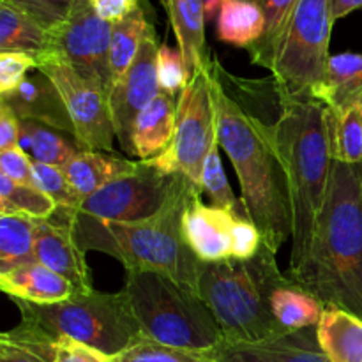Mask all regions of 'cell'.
I'll return each instance as SVG.
<instances>
[{
    "mask_svg": "<svg viewBox=\"0 0 362 362\" xmlns=\"http://www.w3.org/2000/svg\"><path fill=\"white\" fill-rule=\"evenodd\" d=\"M211 87L216 106L218 144L232 161L240 182L247 219L260 230L267 247L278 253L292 239L293 218L288 177L272 138V124H265L237 101L221 83L211 62Z\"/></svg>",
    "mask_w": 362,
    "mask_h": 362,
    "instance_id": "obj_1",
    "label": "cell"
},
{
    "mask_svg": "<svg viewBox=\"0 0 362 362\" xmlns=\"http://www.w3.org/2000/svg\"><path fill=\"white\" fill-rule=\"evenodd\" d=\"M285 274L325 308L362 320V165L332 163L306 258Z\"/></svg>",
    "mask_w": 362,
    "mask_h": 362,
    "instance_id": "obj_2",
    "label": "cell"
},
{
    "mask_svg": "<svg viewBox=\"0 0 362 362\" xmlns=\"http://www.w3.org/2000/svg\"><path fill=\"white\" fill-rule=\"evenodd\" d=\"M202 194L186 177L179 175L165 207L152 218L136 223L99 221L76 211L57 209L67 218L74 240L85 253L110 255L124 264L126 271L161 272L198 296L202 262L187 246L182 218L189 202Z\"/></svg>",
    "mask_w": 362,
    "mask_h": 362,
    "instance_id": "obj_3",
    "label": "cell"
},
{
    "mask_svg": "<svg viewBox=\"0 0 362 362\" xmlns=\"http://www.w3.org/2000/svg\"><path fill=\"white\" fill-rule=\"evenodd\" d=\"M279 103L272 138L288 177L293 218L288 271H296L310 250L331 179L334 112L310 94L279 98Z\"/></svg>",
    "mask_w": 362,
    "mask_h": 362,
    "instance_id": "obj_4",
    "label": "cell"
},
{
    "mask_svg": "<svg viewBox=\"0 0 362 362\" xmlns=\"http://www.w3.org/2000/svg\"><path fill=\"white\" fill-rule=\"evenodd\" d=\"M286 281L276 253L264 244L250 260L202 264L198 296L214 315L226 343H257L288 334L271 308L272 293Z\"/></svg>",
    "mask_w": 362,
    "mask_h": 362,
    "instance_id": "obj_5",
    "label": "cell"
},
{
    "mask_svg": "<svg viewBox=\"0 0 362 362\" xmlns=\"http://www.w3.org/2000/svg\"><path fill=\"white\" fill-rule=\"evenodd\" d=\"M122 292L144 339L193 352H216L225 343L214 315L200 296L161 272L129 269Z\"/></svg>",
    "mask_w": 362,
    "mask_h": 362,
    "instance_id": "obj_6",
    "label": "cell"
},
{
    "mask_svg": "<svg viewBox=\"0 0 362 362\" xmlns=\"http://www.w3.org/2000/svg\"><path fill=\"white\" fill-rule=\"evenodd\" d=\"M21 322L53 338L83 343L110 357H117L144 339L127 297L88 290L55 304H34L13 299Z\"/></svg>",
    "mask_w": 362,
    "mask_h": 362,
    "instance_id": "obj_7",
    "label": "cell"
},
{
    "mask_svg": "<svg viewBox=\"0 0 362 362\" xmlns=\"http://www.w3.org/2000/svg\"><path fill=\"white\" fill-rule=\"evenodd\" d=\"M331 0H299L279 45L272 81L278 98L315 95L324 85L332 30Z\"/></svg>",
    "mask_w": 362,
    "mask_h": 362,
    "instance_id": "obj_8",
    "label": "cell"
},
{
    "mask_svg": "<svg viewBox=\"0 0 362 362\" xmlns=\"http://www.w3.org/2000/svg\"><path fill=\"white\" fill-rule=\"evenodd\" d=\"M216 144L218 129L209 64L207 69L191 78L187 87L177 98V126L172 144L163 154L148 159L147 163L168 175L186 177L202 191L205 159Z\"/></svg>",
    "mask_w": 362,
    "mask_h": 362,
    "instance_id": "obj_9",
    "label": "cell"
},
{
    "mask_svg": "<svg viewBox=\"0 0 362 362\" xmlns=\"http://www.w3.org/2000/svg\"><path fill=\"white\" fill-rule=\"evenodd\" d=\"M37 67L42 74L53 81L66 105L69 119L73 122V136L83 151L113 152L112 112H110L108 92L95 81L78 73L73 66L53 57L41 53L37 57Z\"/></svg>",
    "mask_w": 362,
    "mask_h": 362,
    "instance_id": "obj_10",
    "label": "cell"
},
{
    "mask_svg": "<svg viewBox=\"0 0 362 362\" xmlns=\"http://www.w3.org/2000/svg\"><path fill=\"white\" fill-rule=\"evenodd\" d=\"M179 175H168L140 161L133 173L106 184L81 202L76 212L108 223H136L158 214L173 193Z\"/></svg>",
    "mask_w": 362,
    "mask_h": 362,
    "instance_id": "obj_11",
    "label": "cell"
},
{
    "mask_svg": "<svg viewBox=\"0 0 362 362\" xmlns=\"http://www.w3.org/2000/svg\"><path fill=\"white\" fill-rule=\"evenodd\" d=\"M48 34V48L42 53L59 57L110 94L112 23L95 13L90 0H76L66 21Z\"/></svg>",
    "mask_w": 362,
    "mask_h": 362,
    "instance_id": "obj_12",
    "label": "cell"
},
{
    "mask_svg": "<svg viewBox=\"0 0 362 362\" xmlns=\"http://www.w3.org/2000/svg\"><path fill=\"white\" fill-rule=\"evenodd\" d=\"M158 35L152 28L145 37L133 66L108 94L115 138L126 154L134 156L133 127L138 115L161 94L158 81Z\"/></svg>",
    "mask_w": 362,
    "mask_h": 362,
    "instance_id": "obj_13",
    "label": "cell"
},
{
    "mask_svg": "<svg viewBox=\"0 0 362 362\" xmlns=\"http://www.w3.org/2000/svg\"><path fill=\"white\" fill-rule=\"evenodd\" d=\"M35 262L73 283L81 292L94 290L85 251L74 240L69 221L57 209L48 219H39L35 228Z\"/></svg>",
    "mask_w": 362,
    "mask_h": 362,
    "instance_id": "obj_14",
    "label": "cell"
},
{
    "mask_svg": "<svg viewBox=\"0 0 362 362\" xmlns=\"http://www.w3.org/2000/svg\"><path fill=\"white\" fill-rule=\"evenodd\" d=\"M239 216L204 204L194 197L182 218V230L187 246L202 264L230 260L233 247V225Z\"/></svg>",
    "mask_w": 362,
    "mask_h": 362,
    "instance_id": "obj_15",
    "label": "cell"
},
{
    "mask_svg": "<svg viewBox=\"0 0 362 362\" xmlns=\"http://www.w3.org/2000/svg\"><path fill=\"white\" fill-rule=\"evenodd\" d=\"M218 362H329L318 343L317 327L293 331L257 343H223Z\"/></svg>",
    "mask_w": 362,
    "mask_h": 362,
    "instance_id": "obj_16",
    "label": "cell"
},
{
    "mask_svg": "<svg viewBox=\"0 0 362 362\" xmlns=\"http://www.w3.org/2000/svg\"><path fill=\"white\" fill-rule=\"evenodd\" d=\"M0 103L9 106L20 120H34L73 134L66 105L53 81L41 71H32L13 92L0 95Z\"/></svg>",
    "mask_w": 362,
    "mask_h": 362,
    "instance_id": "obj_17",
    "label": "cell"
},
{
    "mask_svg": "<svg viewBox=\"0 0 362 362\" xmlns=\"http://www.w3.org/2000/svg\"><path fill=\"white\" fill-rule=\"evenodd\" d=\"M0 288L11 299L34 304H55L80 293L76 286L37 262L0 272Z\"/></svg>",
    "mask_w": 362,
    "mask_h": 362,
    "instance_id": "obj_18",
    "label": "cell"
},
{
    "mask_svg": "<svg viewBox=\"0 0 362 362\" xmlns=\"http://www.w3.org/2000/svg\"><path fill=\"white\" fill-rule=\"evenodd\" d=\"M168 11L170 25L177 37L184 64L193 78L207 69L212 57H209L205 45V13L202 0H163Z\"/></svg>",
    "mask_w": 362,
    "mask_h": 362,
    "instance_id": "obj_19",
    "label": "cell"
},
{
    "mask_svg": "<svg viewBox=\"0 0 362 362\" xmlns=\"http://www.w3.org/2000/svg\"><path fill=\"white\" fill-rule=\"evenodd\" d=\"M177 126V98L161 94L138 115L133 127L134 156L140 161L158 158L172 144Z\"/></svg>",
    "mask_w": 362,
    "mask_h": 362,
    "instance_id": "obj_20",
    "label": "cell"
},
{
    "mask_svg": "<svg viewBox=\"0 0 362 362\" xmlns=\"http://www.w3.org/2000/svg\"><path fill=\"white\" fill-rule=\"evenodd\" d=\"M138 166H140V161H131L112 152L81 151L64 166V172L71 186L83 202L106 184L127 173H133Z\"/></svg>",
    "mask_w": 362,
    "mask_h": 362,
    "instance_id": "obj_21",
    "label": "cell"
},
{
    "mask_svg": "<svg viewBox=\"0 0 362 362\" xmlns=\"http://www.w3.org/2000/svg\"><path fill=\"white\" fill-rule=\"evenodd\" d=\"M317 336L329 362H362V320L356 315L325 308Z\"/></svg>",
    "mask_w": 362,
    "mask_h": 362,
    "instance_id": "obj_22",
    "label": "cell"
},
{
    "mask_svg": "<svg viewBox=\"0 0 362 362\" xmlns=\"http://www.w3.org/2000/svg\"><path fill=\"white\" fill-rule=\"evenodd\" d=\"M362 98V55L338 53L331 55L325 67L324 85L317 99L334 113L343 112Z\"/></svg>",
    "mask_w": 362,
    "mask_h": 362,
    "instance_id": "obj_23",
    "label": "cell"
},
{
    "mask_svg": "<svg viewBox=\"0 0 362 362\" xmlns=\"http://www.w3.org/2000/svg\"><path fill=\"white\" fill-rule=\"evenodd\" d=\"M20 147L35 163L64 168L83 148L73 134L34 120L20 122Z\"/></svg>",
    "mask_w": 362,
    "mask_h": 362,
    "instance_id": "obj_24",
    "label": "cell"
},
{
    "mask_svg": "<svg viewBox=\"0 0 362 362\" xmlns=\"http://www.w3.org/2000/svg\"><path fill=\"white\" fill-rule=\"evenodd\" d=\"M218 39L251 49L265 32V16L257 0H225L218 16Z\"/></svg>",
    "mask_w": 362,
    "mask_h": 362,
    "instance_id": "obj_25",
    "label": "cell"
},
{
    "mask_svg": "<svg viewBox=\"0 0 362 362\" xmlns=\"http://www.w3.org/2000/svg\"><path fill=\"white\" fill-rule=\"evenodd\" d=\"M271 308L278 324L288 332L317 327L325 311V304L322 300L290 278L285 285L274 290Z\"/></svg>",
    "mask_w": 362,
    "mask_h": 362,
    "instance_id": "obj_26",
    "label": "cell"
},
{
    "mask_svg": "<svg viewBox=\"0 0 362 362\" xmlns=\"http://www.w3.org/2000/svg\"><path fill=\"white\" fill-rule=\"evenodd\" d=\"M154 25L147 20L145 11L138 7L134 13L112 25L110 41V74L112 87L127 73ZM112 90V88H110Z\"/></svg>",
    "mask_w": 362,
    "mask_h": 362,
    "instance_id": "obj_27",
    "label": "cell"
},
{
    "mask_svg": "<svg viewBox=\"0 0 362 362\" xmlns=\"http://www.w3.org/2000/svg\"><path fill=\"white\" fill-rule=\"evenodd\" d=\"M49 34L32 18L0 0V52H20L37 59L48 48Z\"/></svg>",
    "mask_w": 362,
    "mask_h": 362,
    "instance_id": "obj_28",
    "label": "cell"
},
{
    "mask_svg": "<svg viewBox=\"0 0 362 362\" xmlns=\"http://www.w3.org/2000/svg\"><path fill=\"white\" fill-rule=\"evenodd\" d=\"M37 221L20 214H0V272L35 262Z\"/></svg>",
    "mask_w": 362,
    "mask_h": 362,
    "instance_id": "obj_29",
    "label": "cell"
},
{
    "mask_svg": "<svg viewBox=\"0 0 362 362\" xmlns=\"http://www.w3.org/2000/svg\"><path fill=\"white\" fill-rule=\"evenodd\" d=\"M57 338L20 322L0 336V362H55Z\"/></svg>",
    "mask_w": 362,
    "mask_h": 362,
    "instance_id": "obj_30",
    "label": "cell"
},
{
    "mask_svg": "<svg viewBox=\"0 0 362 362\" xmlns=\"http://www.w3.org/2000/svg\"><path fill=\"white\" fill-rule=\"evenodd\" d=\"M257 2L264 11L265 32L264 37L247 52L251 55V62L265 69H272L281 39L299 0H257Z\"/></svg>",
    "mask_w": 362,
    "mask_h": 362,
    "instance_id": "obj_31",
    "label": "cell"
},
{
    "mask_svg": "<svg viewBox=\"0 0 362 362\" xmlns=\"http://www.w3.org/2000/svg\"><path fill=\"white\" fill-rule=\"evenodd\" d=\"M57 204L34 184H20L0 175V214H20L32 219H48Z\"/></svg>",
    "mask_w": 362,
    "mask_h": 362,
    "instance_id": "obj_32",
    "label": "cell"
},
{
    "mask_svg": "<svg viewBox=\"0 0 362 362\" xmlns=\"http://www.w3.org/2000/svg\"><path fill=\"white\" fill-rule=\"evenodd\" d=\"M332 158L345 165H362V98L334 113Z\"/></svg>",
    "mask_w": 362,
    "mask_h": 362,
    "instance_id": "obj_33",
    "label": "cell"
},
{
    "mask_svg": "<svg viewBox=\"0 0 362 362\" xmlns=\"http://www.w3.org/2000/svg\"><path fill=\"white\" fill-rule=\"evenodd\" d=\"M202 191L209 194L214 207L232 212L239 218H247L243 202L237 200L228 184V177L225 175L221 158H219V144L212 147L211 154L205 159L204 175H202Z\"/></svg>",
    "mask_w": 362,
    "mask_h": 362,
    "instance_id": "obj_34",
    "label": "cell"
},
{
    "mask_svg": "<svg viewBox=\"0 0 362 362\" xmlns=\"http://www.w3.org/2000/svg\"><path fill=\"white\" fill-rule=\"evenodd\" d=\"M113 362H218V357L216 352H193L141 339L126 352L113 357Z\"/></svg>",
    "mask_w": 362,
    "mask_h": 362,
    "instance_id": "obj_35",
    "label": "cell"
},
{
    "mask_svg": "<svg viewBox=\"0 0 362 362\" xmlns=\"http://www.w3.org/2000/svg\"><path fill=\"white\" fill-rule=\"evenodd\" d=\"M32 184L48 194L59 209H66V211L80 209L81 198L71 186L64 168L32 161Z\"/></svg>",
    "mask_w": 362,
    "mask_h": 362,
    "instance_id": "obj_36",
    "label": "cell"
},
{
    "mask_svg": "<svg viewBox=\"0 0 362 362\" xmlns=\"http://www.w3.org/2000/svg\"><path fill=\"white\" fill-rule=\"evenodd\" d=\"M156 66H158V81L161 92L173 95V98H179L180 92L191 81L180 49L170 48L166 45H159Z\"/></svg>",
    "mask_w": 362,
    "mask_h": 362,
    "instance_id": "obj_37",
    "label": "cell"
},
{
    "mask_svg": "<svg viewBox=\"0 0 362 362\" xmlns=\"http://www.w3.org/2000/svg\"><path fill=\"white\" fill-rule=\"evenodd\" d=\"M52 32L66 21L76 0H2Z\"/></svg>",
    "mask_w": 362,
    "mask_h": 362,
    "instance_id": "obj_38",
    "label": "cell"
},
{
    "mask_svg": "<svg viewBox=\"0 0 362 362\" xmlns=\"http://www.w3.org/2000/svg\"><path fill=\"white\" fill-rule=\"evenodd\" d=\"M37 67L35 57L20 52H0V95L13 92Z\"/></svg>",
    "mask_w": 362,
    "mask_h": 362,
    "instance_id": "obj_39",
    "label": "cell"
},
{
    "mask_svg": "<svg viewBox=\"0 0 362 362\" xmlns=\"http://www.w3.org/2000/svg\"><path fill=\"white\" fill-rule=\"evenodd\" d=\"M264 246L260 230L247 218H237L233 225V247L232 258L235 260H250Z\"/></svg>",
    "mask_w": 362,
    "mask_h": 362,
    "instance_id": "obj_40",
    "label": "cell"
},
{
    "mask_svg": "<svg viewBox=\"0 0 362 362\" xmlns=\"http://www.w3.org/2000/svg\"><path fill=\"white\" fill-rule=\"evenodd\" d=\"M0 175L20 184H32V159L21 147L0 151Z\"/></svg>",
    "mask_w": 362,
    "mask_h": 362,
    "instance_id": "obj_41",
    "label": "cell"
},
{
    "mask_svg": "<svg viewBox=\"0 0 362 362\" xmlns=\"http://www.w3.org/2000/svg\"><path fill=\"white\" fill-rule=\"evenodd\" d=\"M55 362H113V357L67 338H57Z\"/></svg>",
    "mask_w": 362,
    "mask_h": 362,
    "instance_id": "obj_42",
    "label": "cell"
},
{
    "mask_svg": "<svg viewBox=\"0 0 362 362\" xmlns=\"http://www.w3.org/2000/svg\"><path fill=\"white\" fill-rule=\"evenodd\" d=\"M95 13L108 23H117L138 9L140 0H90Z\"/></svg>",
    "mask_w": 362,
    "mask_h": 362,
    "instance_id": "obj_43",
    "label": "cell"
},
{
    "mask_svg": "<svg viewBox=\"0 0 362 362\" xmlns=\"http://www.w3.org/2000/svg\"><path fill=\"white\" fill-rule=\"evenodd\" d=\"M20 122L16 113L0 103V151L20 147Z\"/></svg>",
    "mask_w": 362,
    "mask_h": 362,
    "instance_id": "obj_44",
    "label": "cell"
},
{
    "mask_svg": "<svg viewBox=\"0 0 362 362\" xmlns=\"http://www.w3.org/2000/svg\"><path fill=\"white\" fill-rule=\"evenodd\" d=\"M362 9V0H331V18L332 21L341 20L346 14Z\"/></svg>",
    "mask_w": 362,
    "mask_h": 362,
    "instance_id": "obj_45",
    "label": "cell"
},
{
    "mask_svg": "<svg viewBox=\"0 0 362 362\" xmlns=\"http://www.w3.org/2000/svg\"><path fill=\"white\" fill-rule=\"evenodd\" d=\"M202 4H204L205 20L212 21L216 16H219V11H221L225 0H202Z\"/></svg>",
    "mask_w": 362,
    "mask_h": 362,
    "instance_id": "obj_46",
    "label": "cell"
},
{
    "mask_svg": "<svg viewBox=\"0 0 362 362\" xmlns=\"http://www.w3.org/2000/svg\"><path fill=\"white\" fill-rule=\"evenodd\" d=\"M161 2H163V0H161Z\"/></svg>",
    "mask_w": 362,
    "mask_h": 362,
    "instance_id": "obj_47",
    "label": "cell"
}]
</instances>
